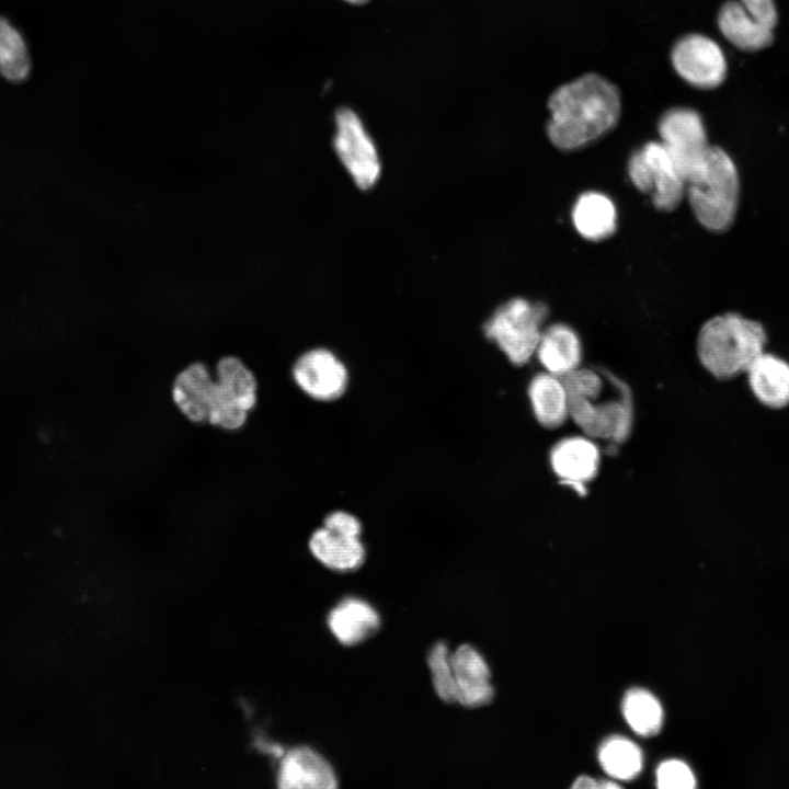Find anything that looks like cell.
Here are the masks:
<instances>
[{
  "mask_svg": "<svg viewBox=\"0 0 789 789\" xmlns=\"http://www.w3.org/2000/svg\"><path fill=\"white\" fill-rule=\"evenodd\" d=\"M546 133L561 151L580 150L613 130L621 114L618 88L590 72L558 87L549 96Z\"/></svg>",
  "mask_w": 789,
  "mask_h": 789,
  "instance_id": "obj_1",
  "label": "cell"
},
{
  "mask_svg": "<svg viewBox=\"0 0 789 789\" xmlns=\"http://www.w3.org/2000/svg\"><path fill=\"white\" fill-rule=\"evenodd\" d=\"M562 379L569 396L570 419L584 435L616 444L628 438L633 408L631 391L622 380L581 366Z\"/></svg>",
  "mask_w": 789,
  "mask_h": 789,
  "instance_id": "obj_2",
  "label": "cell"
},
{
  "mask_svg": "<svg viewBox=\"0 0 789 789\" xmlns=\"http://www.w3.org/2000/svg\"><path fill=\"white\" fill-rule=\"evenodd\" d=\"M767 338L764 327L736 312L707 320L697 336V355L704 368L718 379H730L746 373L764 352Z\"/></svg>",
  "mask_w": 789,
  "mask_h": 789,
  "instance_id": "obj_3",
  "label": "cell"
},
{
  "mask_svg": "<svg viewBox=\"0 0 789 789\" xmlns=\"http://www.w3.org/2000/svg\"><path fill=\"white\" fill-rule=\"evenodd\" d=\"M685 196L704 228L716 233L730 229L739 206L740 179L733 160L722 148L709 146L701 169L686 183Z\"/></svg>",
  "mask_w": 789,
  "mask_h": 789,
  "instance_id": "obj_4",
  "label": "cell"
},
{
  "mask_svg": "<svg viewBox=\"0 0 789 789\" xmlns=\"http://www.w3.org/2000/svg\"><path fill=\"white\" fill-rule=\"evenodd\" d=\"M547 316L544 302L515 297L493 311L483 324V333L513 365L522 366L536 354Z\"/></svg>",
  "mask_w": 789,
  "mask_h": 789,
  "instance_id": "obj_5",
  "label": "cell"
},
{
  "mask_svg": "<svg viewBox=\"0 0 789 789\" xmlns=\"http://www.w3.org/2000/svg\"><path fill=\"white\" fill-rule=\"evenodd\" d=\"M258 402L254 373L237 356L221 357L215 367L207 423L226 431L242 428Z\"/></svg>",
  "mask_w": 789,
  "mask_h": 789,
  "instance_id": "obj_6",
  "label": "cell"
},
{
  "mask_svg": "<svg viewBox=\"0 0 789 789\" xmlns=\"http://www.w3.org/2000/svg\"><path fill=\"white\" fill-rule=\"evenodd\" d=\"M632 185L650 195L660 211H673L685 197L686 183L661 141H649L632 152L627 165Z\"/></svg>",
  "mask_w": 789,
  "mask_h": 789,
  "instance_id": "obj_7",
  "label": "cell"
},
{
  "mask_svg": "<svg viewBox=\"0 0 789 789\" xmlns=\"http://www.w3.org/2000/svg\"><path fill=\"white\" fill-rule=\"evenodd\" d=\"M333 148L342 167L361 190H369L379 181L382 163L377 146L359 116L351 108L335 113Z\"/></svg>",
  "mask_w": 789,
  "mask_h": 789,
  "instance_id": "obj_8",
  "label": "cell"
},
{
  "mask_svg": "<svg viewBox=\"0 0 789 789\" xmlns=\"http://www.w3.org/2000/svg\"><path fill=\"white\" fill-rule=\"evenodd\" d=\"M658 132L662 145L687 183L701 169L710 146L701 116L689 107H672L659 118Z\"/></svg>",
  "mask_w": 789,
  "mask_h": 789,
  "instance_id": "obj_9",
  "label": "cell"
},
{
  "mask_svg": "<svg viewBox=\"0 0 789 789\" xmlns=\"http://www.w3.org/2000/svg\"><path fill=\"white\" fill-rule=\"evenodd\" d=\"M359 519L345 511H334L309 538V550L324 567L339 572L357 570L365 561Z\"/></svg>",
  "mask_w": 789,
  "mask_h": 789,
  "instance_id": "obj_10",
  "label": "cell"
},
{
  "mask_svg": "<svg viewBox=\"0 0 789 789\" xmlns=\"http://www.w3.org/2000/svg\"><path fill=\"white\" fill-rule=\"evenodd\" d=\"M671 61L677 75L699 89H713L727 76V60L721 47L702 34H687L678 38Z\"/></svg>",
  "mask_w": 789,
  "mask_h": 789,
  "instance_id": "obj_11",
  "label": "cell"
},
{
  "mask_svg": "<svg viewBox=\"0 0 789 789\" xmlns=\"http://www.w3.org/2000/svg\"><path fill=\"white\" fill-rule=\"evenodd\" d=\"M291 376L305 395L321 402L339 399L348 386L345 364L324 347L302 353L293 365Z\"/></svg>",
  "mask_w": 789,
  "mask_h": 789,
  "instance_id": "obj_12",
  "label": "cell"
},
{
  "mask_svg": "<svg viewBox=\"0 0 789 789\" xmlns=\"http://www.w3.org/2000/svg\"><path fill=\"white\" fill-rule=\"evenodd\" d=\"M599 464L601 451L595 439L584 434L562 438L550 451L554 474L579 493L596 477Z\"/></svg>",
  "mask_w": 789,
  "mask_h": 789,
  "instance_id": "obj_13",
  "label": "cell"
},
{
  "mask_svg": "<svg viewBox=\"0 0 789 789\" xmlns=\"http://www.w3.org/2000/svg\"><path fill=\"white\" fill-rule=\"evenodd\" d=\"M456 684V702L467 708L490 704L494 696L491 672L482 654L470 644L450 652Z\"/></svg>",
  "mask_w": 789,
  "mask_h": 789,
  "instance_id": "obj_14",
  "label": "cell"
},
{
  "mask_svg": "<svg viewBox=\"0 0 789 789\" xmlns=\"http://www.w3.org/2000/svg\"><path fill=\"white\" fill-rule=\"evenodd\" d=\"M277 785L283 789H334L338 778L321 754L308 746H297L284 755Z\"/></svg>",
  "mask_w": 789,
  "mask_h": 789,
  "instance_id": "obj_15",
  "label": "cell"
},
{
  "mask_svg": "<svg viewBox=\"0 0 789 789\" xmlns=\"http://www.w3.org/2000/svg\"><path fill=\"white\" fill-rule=\"evenodd\" d=\"M214 375L202 362L180 370L171 386V399L178 411L193 423H205L211 404Z\"/></svg>",
  "mask_w": 789,
  "mask_h": 789,
  "instance_id": "obj_16",
  "label": "cell"
},
{
  "mask_svg": "<svg viewBox=\"0 0 789 789\" xmlns=\"http://www.w3.org/2000/svg\"><path fill=\"white\" fill-rule=\"evenodd\" d=\"M327 624L340 643L352 647L367 640L378 630L380 616L366 601L350 596L330 610Z\"/></svg>",
  "mask_w": 789,
  "mask_h": 789,
  "instance_id": "obj_17",
  "label": "cell"
},
{
  "mask_svg": "<svg viewBox=\"0 0 789 789\" xmlns=\"http://www.w3.org/2000/svg\"><path fill=\"white\" fill-rule=\"evenodd\" d=\"M536 355L545 371L564 377L581 366L580 338L570 325L553 323L542 330Z\"/></svg>",
  "mask_w": 789,
  "mask_h": 789,
  "instance_id": "obj_18",
  "label": "cell"
},
{
  "mask_svg": "<svg viewBox=\"0 0 789 789\" xmlns=\"http://www.w3.org/2000/svg\"><path fill=\"white\" fill-rule=\"evenodd\" d=\"M528 399L537 422L549 430L570 419L569 396L562 377L548 371L536 374L528 385Z\"/></svg>",
  "mask_w": 789,
  "mask_h": 789,
  "instance_id": "obj_19",
  "label": "cell"
},
{
  "mask_svg": "<svg viewBox=\"0 0 789 789\" xmlns=\"http://www.w3.org/2000/svg\"><path fill=\"white\" fill-rule=\"evenodd\" d=\"M748 385L756 399L771 409L789 404V364L762 353L746 370Z\"/></svg>",
  "mask_w": 789,
  "mask_h": 789,
  "instance_id": "obj_20",
  "label": "cell"
},
{
  "mask_svg": "<svg viewBox=\"0 0 789 789\" xmlns=\"http://www.w3.org/2000/svg\"><path fill=\"white\" fill-rule=\"evenodd\" d=\"M572 220L576 231L585 239L601 241L614 235L617 211L611 199L599 192H585L579 196Z\"/></svg>",
  "mask_w": 789,
  "mask_h": 789,
  "instance_id": "obj_21",
  "label": "cell"
},
{
  "mask_svg": "<svg viewBox=\"0 0 789 789\" xmlns=\"http://www.w3.org/2000/svg\"><path fill=\"white\" fill-rule=\"evenodd\" d=\"M718 26L730 43L743 50L762 49L773 41L771 30L752 18L739 1H728L721 7Z\"/></svg>",
  "mask_w": 789,
  "mask_h": 789,
  "instance_id": "obj_22",
  "label": "cell"
},
{
  "mask_svg": "<svg viewBox=\"0 0 789 789\" xmlns=\"http://www.w3.org/2000/svg\"><path fill=\"white\" fill-rule=\"evenodd\" d=\"M32 61L26 42L20 31L0 16V75L12 83L27 79Z\"/></svg>",
  "mask_w": 789,
  "mask_h": 789,
  "instance_id": "obj_23",
  "label": "cell"
},
{
  "mask_svg": "<svg viewBox=\"0 0 789 789\" xmlns=\"http://www.w3.org/2000/svg\"><path fill=\"white\" fill-rule=\"evenodd\" d=\"M622 713L629 727L639 735L656 734L663 723V709L656 697L642 688L627 691L622 701Z\"/></svg>",
  "mask_w": 789,
  "mask_h": 789,
  "instance_id": "obj_24",
  "label": "cell"
},
{
  "mask_svg": "<svg viewBox=\"0 0 789 789\" xmlns=\"http://www.w3.org/2000/svg\"><path fill=\"white\" fill-rule=\"evenodd\" d=\"M598 759L604 770L619 780L633 779L642 768L640 748L622 736L607 739L599 748Z\"/></svg>",
  "mask_w": 789,
  "mask_h": 789,
  "instance_id": "obj_25",
  "label": "cell"
},
{
  "mask_svg": "<svg viewBox=\"0 0 789 789\" xmlns=\"http://www.w3.org/2000/svg\"><path fill=\"white\" fill-rule=\"evenodd\" d=\"M427 665L436 695L445 702H456V684L450 663V651L445 642H436L431 648Z\"/></svg>",
  "mask_w": 789,
  "mask_h": 789,
  "instance_id": "obj_26",
  "label": "cell"
},
{
  "mask_svg": "<svg viewBox=\"0 0 789 789\" xmlns=\"http://www.w3.org/2000/svg\"><path fill=\"white\" fill-rule=\"evenodd\" d=\"M656 786L662 789H691L696 786V778L684 762L668 759L656 769Z\"/></svg>",
  "mask_w": 789,
  "mask_h": 789,
  "instance_id": "obj_27",
  "label": "cell"
},
{
  "mask_svg": "<svg viewBox=\"0 0 789 789\" xmlns=\"http://www.w3.org/2000/svg\"><path fill=\"white\" fill-rule=\"evenodd\" d=\"M747 13L762 25L773 30L777 23L774 0H740Z\"/></svg>",
  "mask_w": 789,
  "mask_h": 789,
  "instance_id": "obj_28",
  "label": "cell"
},
{
  "mask_svg": "<svg viewBox=\"0 0 789 789\" xmlns=\"http://www.w3.org/2000/svg\"><path fill=\"white\" fill-rule=\"evenodd\" d=\"M573 788H620V786L614 781L610 780H601L597 781L594 778H591L588 776H580L575 779L574 784L572 785Z\"/></svg>",
  "mask_w": 789,
  "mask_h": 789,
  "instance_id": "obj_29",
  "label": "cell"
},
{
  "mask_svg": "<svg viewBox=\"0 0 789 789\" xmlns=\"http://www.w3.org/2000/svg\"><path fill=\"white\" fill-rule=\"evenodd\" d=\"M353 4H362L365 3L367 0H344Z\"/></svg>",
  "mask_w": 789,
  "mask_h": 789,
  "instance_id": "obj_30",
  "label": "cell"
}]
</instances>
